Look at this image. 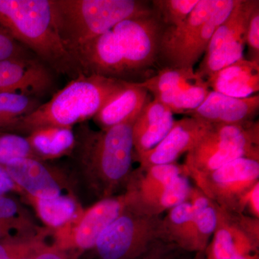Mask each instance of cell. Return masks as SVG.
Returning a JSON list of instances; mask_svg holds the SVG:
<instances>
[{"mask_svg": "<svg viewBox=\"0 0 259 259\" xmlns=\"http://www.w3.org/2000/svg\"><path fill=\"white\" fill-rule=\"evenodd\" d=\"M138 116L98 131L82 122L75 134L72 153L88 188L100 200L113 197L128 182L134 153L133 127Z\"/></svg>", "mask_w": 259, "mask_h": 259, "instance_id": "obj_1", "label": "cell"}, {"mask_svg": "<svg viewBox=\"0 0 259 259\" xmlns=\"http://www.w3.org/2000/svg\"><path fill=\"white\" fill-rule=\"evenodd\" d=\"M0 28L57 74H82L61 39L51 0H0Z\"/></svg>", "mask_w": 259, "mask_h": 259, "instance_id": "obj_2", "label": "cell"}, {"mask_svg": "<svg viewBox=\"0 0 259 259\" xmlns=\"http://www.w3.org/2000/svg\"><path fill=\"white\" fill-rule=\"evenodd\" d=\"M128 81L81 74L47 102L19 119L8 132L28 135L46 127H70L93 118Z\"/></svg>", "mask_w": 259, "mask_h": 259, "instance_id": "obj_3", "label": "cell"}, {"mask_svg": "<svg viewBox=\"0 0 259 259\" xmlns=\"http://www.w3.org/2000/svg\"><path fill=\"white\" fill-rule=\"evenodd\" d=\"M51 3L58 32L73 58L83 44L120 22L153 12L149 2L141 0H51Z\"/></svg>", "mask_w": 259, "mask_h": 259, "instance_id": "obj_4", "label": "cell"}, {"mask_svg": "<svg viewBox=\"0 0 259 259\" xmlns=\"http://www.w3.org/2000/svg\"><path fill=\"white\" fill-rule=\"evenodd\" d=\"M236 3L237 0H199L185 21L176 26H165L158 42V70L193 68Z\"/></svg>", "mask_w": 259, "mask_h": 259, "instance_id": "obj_5", "label": "cell"}, {"mask_svg": "<svg viewBox=\"0 0 259 259\" xmlns=\"http://www.w3.org/2000/svg\"><path fill=\"white\" fill-rule=\"evenodd\" d=\"M259 159L258 121L211 124L203 137L187 153L184 166L194 180L240 158Z\"/></svg>", "mask_w": 259, "mask_h": 259, "instance_id": "obj_6", "label": "cell"}, {"mask_svg": "<svg viewBox=\"0 0 259 259\" xmlns=\"http://www.w3.org/2000/svg\"><path fill=\"white\" fill-rule=\"evenodd\" d=\"M161 240L168 241L163 218L141 212L131 202L102 233L93 249L100 259H134Z\"/></svg>", "mask_w": 259, "mask_h": 259, "instance_id": "obj_7", "label": "cell"}, {"mask_svg": "<svg viewBox=\"0 0 259 259\" xmlns=\"http://www.w3.org/2000/svg\"><path fill=\"white\" fill-rule=\"evenodd\" d=\"M164 27L153 12L139 18L126 19L112 28L129 82H142L153 76L150 71L153 73V69L157 67L158 42Z\"/></svg>", "mask_w": 259, "mask_h": 259, "instance_id": "obj_8", "label": "cell"}, {"mask_svg": "<svg viewBox=\"0 0 259 259\" xmlns=\"http://www.w3.org/2000/svg\"><path fill=\"white\" fill-rule=\"evenodd\" d=\"M128 190L81 209L69 222L53 232L52 245L65 251L93 249L102 233L131 203Z\"/></svg>", "mask_w": 259, "mask_h": 259, "instance_id": "obj_9", "label": "cell"}, {"mask_svg": "<svg viewBox=\"0 0 259 259\" xmlns=\"http://www.w3.org/2000/svg\"><path fill=\"white\" fill-rule=\"evenodd\" d=\"M193 180L196 187L220 208L243 213L248 194L259 182V159L238 158Z\"/></svg>", "mask_w": 259, "mask_h": 259, "instance_id": "obj_10", "label": "cell"}, {"mask_svg": "<svg viewBox=\"0 0 259 259\" xmlns=\"http://www.w3.org/2000/svg\"><path fill=\"white\" fill-rule=\"evenodd\" d=\"M258 0H237L228 18L213 33L203 60L196 71L206 80L216 71L243 57L246 31L252 10Z\"/></svg>", "mask_w": 259, "mask_h": 259, "instance_id": "obj_11", "label": "cell"}, {"mask_svg": "<svg viewBox=\"0 0 259 259\" xmlns=\"http://www.w3.org/2000/svg\"><path fill=\"white\" fill-rule=\"evenodd\" d=\"M139 84L173 114L195 110L211 91L193 68H163Z\"/></svg>", "mask_w": 259, "mask_h": 259, "instance_id": "obj_12", "label": "cell"}, {"mask_svg": "<svg viewBox=\"0 0 259 259\" xmlns=\"http://www.w3.org/2000/svg\"><path fill=\"white\" fill-rule=\"evenodd\" d=\"M217 210V227L206 258L259 259V218L227 212L218 205Z\"/></svg>", "mask_w": 259, "mask_h": 259, "instance_id": "obj_13", "label": "cell"}, {"mask_svg": "<svg viewBox=\"0 0 259 259\" xmlns=\"http://www.w3.org/2000/svg\"><path fill=\"white\" fill-rule=\"evenodd\" d=\"M23 194L40 199L74 195L64 172L33 158L17 160L4 167Z\"/></svg>", "mask_w": 259, "mask_h": 259, "instance_id": "obj_14", "label": "cell"}, {"mask_svg": "<svg viewBox=\"0 0 259 259\" xmlns=\"http://www.w3.org/2000/svg\"><path fill=\"white\" fill-rule=\"evenodd\" d=\"M55 85L54 71L37 58L0 61V94L14 93L40 98Z\"/></svg>", "mask_w": 259, "mask_h": 259, "instance_id": "obj_15", "label": "cell"}, {"mask_svg": "<svg viewBox=\"0 0 259 259\" xmlns=\"http://www.w3.org/2000/svg\"><path fill=\"white\" fill-rule=\"evenodd\" d=\"M210 125L190 116L175 121L159 144L147 152L134 156V159L139 161L142 168L176 162L181 155L188 153L197 144Z\"/></svg>", "mask_w": 259, "mask_h": 259, "instance_id": "obj_16", "label": "cell"}, {"mask_svg": "<svg viewBox=\"0 0 259 259\" xmlns=\"http://www.w3.org/2000/svg\"><path fill=\"white\" fill-rule=\"evenodd\" d=\"M74 58L83 74L128 81L123 57L112 29L83 44Z\"/></svg>", "mask_w": 259, "mask_h": 259, "instance_id": "obj_17", "label": "cell"}, {"mask_svg": "<svg viewBox=\"0 0 259 259\" xmlns=\"http://www.w3.org/2000/svg\"><path fill=\"white\" fill-rule=\"evenodd\" d=\"M259 109L258 94L236 98L209 92L205 100L187 115L209 124H238L253 121Z\"/></svg>", "mask_w": 259, "mask_h": 259, "instance_id": "obj_18", "label": "cell"}, {"mask_svg": "<svg viewBox=\"0 0 259 259\" xmlns=\"http://www.w3.org/2000/svg\"><path fill=\"white\" fill-rule=\"evenodd\" d=\"M175 121L168 107L156 100H150L133 127L134 156L147 152L159 144L169 132Z\"/></svg>", "mask_w": 259, "mask_h": 259, "instance_id": "obj_19", "label": "cell"}, {"mask_svg": "<svg viewBox=\"0 0 259 259\" xmlns=\"http://www.w3.org/2000/svg\"><path fill=\"white\" fill-rule=\"evenodd\" d=\"M205 81L212 91L227 96H253L259 91V61L241 58L210 75Z\"/></svg>", "mask_w": 259, "mask_h": 259, "instance_id": "obj_20", "label": "cell"}, {"mask_svg": "<svg viewBox=\"0 0 259 259\" xmlns=\"http://www.w3.org/2000/svg\"><path fill=\"white\" fill-rule=\"evenodd\" d=\"M187 199L194 213L185 250L187 253L205 252L217 227V205L197 187H191Z\"/></svg>", "mask_w": 259, "mask_h": 259, "instance_id": "obj_21", "label": "cell"}, {"mask_svg": "<svg viewBox=\"0 0 259 259\" xmlns=\"http://www.w3.org/2000/svg\"><path fill=\"white\" fill-rule=\"evenodd\" d=\"M151 97L138 83L128 82L100 110L93 120L100 129H108L139 115Z\"/></svg>", "mask_w": 259, "mask_h": 259, "instance_id": "obj_22", "label": "cell"}, {"mask_svg": "<svg viewBox=\"0 0 259 259\" xmlns=\"http://www.w3.org/2000/svg\"><path fill=\"white\" fill-rule=\"evenodd\" d=\"M191 189L188 177L182 175L161 190L147 194H132L131 204L141 212L151 215H161L163 212L185 202Z\"/></svg>", "mask_w": 259, "mask_h": 259, "instance_id": "obj_23", "label": "cell"}, {"mask_svg": "<svg viewBox=\"0 0 259 259\" xmlns=\"http://www.w3.org/2000/svg\"><path fill=\"white\" fill-rule=\"evenodd\" d=\"M26 137L35 157L44 161L72 153L76 142L74 132L70 127H42Z\"/></svg>", "mask_w": 259, "mask_h": 259, "instance_id": "obj_24", "label": "cell"}, {"mask_svg": "<svg viewBox=\"0 0 259 259\" xmlns=\"http://www.w3.org/2000/svg\"><path fill=\"white\" fill-rule=\"evenodd\" d=\"M182 175L187 176L185 167L184 164H179L176 162L146 168L139 167L133 171L125 190L136 195L152 193L161 190Z\"/></svg>", "mask_w": 259, "mask_h": 259, "instance_id": "obj_25", "label": "cell"}, {"mask_svg": "<svg viewBox=\"0 0 259 259\" xmlns=\"http://www.w3.org/2000/svg\"><path fill=\"white\" fill-rule=\"evenodd\" d=\"M25 196L39 219L54 231L69 222L82 209L74 195L64 194L50 199Z\"/></svg>", "mask_w": 259, "mask_h": 259, "instance_id": "obj_26", "label": "cell"}, {"mask_svg": "<svg viewBox=\"0 0 259 259\" xmlns=\"http://www.w3.org/2000/svg\"><path fill=\"white\" fill-rule=\"evenodd\" d=\"M0 220L13 237L35 236L42 231L32 222L23 207L8 194L0 195Z\"/></svg>", "mask_w": 259, "mask_h": 259, "instance_id": "obj_27", "label": "cell"}, {"mask_svg": "<svg viewBox=\"0 0 259 259\" xmlns=\"http://www.w3.org/2000/svg\"><path fill=\"white\" fill-rule=\"evenodd\" d=\"M40 98L14 93L0 94V131H9L15 122L41 105Z\"/></svg>", "mask_w": 259, "mask_h": 259, "instance_id": "obj_28", "label": "cell"}, {"mask_svg": "<svg viewBox=\"0 0 259 259\" xmlns=\"http://www.w3.org/2000/svg\"><path fill=\"white\" fill-rule=\"evenodd\" d=\"M194 213L193 207L187 199L185 202L168 209L166 217L163 218L167 240L183 250H185Z\"/></svg>", "mask_w": 259, "mask_h": 259, "instance_id": "obj_29", "label": "cell"}, {"mask_svg": "<svg viewBox=\"0 0 259 259\" xmlns=\"http://www.w3.org/2000/svg\"><path fill=\"white\" fill-rule=\"evenodd\" d=\"M199 0H153L151 8L166 27L176 26L188 18Z\"/></svg>", "mask_w": 259, "mask_h": 259, "instance_id": "obj_30", "label": "cell"}, {"mask_svg": "<svg viewBox=\"0 0 259 259\" xmlns=\"http://www.w3.org/2000/svg\"><path fill=\"white\" fill-rule=\"evenodd\" d=\"M26 158L37 159L26 136L0 131V166Z\"/></svg>", "mask_w": 259, "mask_h": 259, "instance_id": "obj_31", "label": "cell"}, {"mask_svg": "<svg viewBox=\"0 0 259 259\" xmlns=\"http://www.w3.org/2000/svg\"><path fill=\"white\" fill-rule=\"evenodd\" d=\"M47 231L32 237H13L0 241V259H11L45 240Z\"/></svg>", "mask_w": 259, "mask_h": 259, "instance_id": "obj_32", "label": "cell"}, {"mask_svg": "<svg viewBox=\"0 0 259 259\" xmlns=\"http://www.w3.org/2000/svg\"><path fill=\"white\" fill-rule=\"evenodd\" d=\"M185 253L187 252L181 249L171 242L161 240L143 254L134 259H185Z\"/></svg>", "mask_w": 259, "mask_h": 259, "instance_id": "obj_33", "label": "cell"}, {"mask_svg": "<svg viewBox=\"0 0 259 259\" xmlns=\"http://www.w3.org/2000/svg\"><path fill=\"white\" fill-rule=\"evenodd\" d=\"M246 44L250 60L259 61V1L252 10L246 31Z\"/></svg>", "mask_w": 259, "mask_h": 259, "instance_id": "obj_34", "label": "cell"}, {"mask_svg": "<svg viewBox=\"0 0 259 259\" xmlns=\"http://www.w3.org/2000/svg\"><path fill=\"white\" fill-rule=\"evenodd\" d=\"M27 56H31L29 55L28 50L0 28V61Z\"/></svg>", "mask_w": 259, "mask_h": 259, "instance_id": "obj_35", "label": "cell"}, {"mask_svg": "<svg viewBox=\"0 0 259 259\" xmlns=\"http://www.w3.org/2000/svg\"><path fill=\"white\" fill-rule=\"evenodd\" d=\"M35 259H71L69 252L59 249L54 245L46 244Z\"/></svg>", "mask_w": 259, "mask_h": 259, "instance_id": "obj_36", "label": "cell"}, {"mask_svg": "<svg viewBox=\"0 0 259 259\" xmlns=\"http://www.w3.org/2000/svg\"><path fill=\"white\" fill-rule=\"evenodd\" d=\"M10 192L23 194V192L10 178L4 167L0 166V195Z\"/></svg>", "mask_w": 259, "mask_h": 259, "instance_id": "obj_37", "label": "cell"}, {"mask_svg": "<svg viewBox=\"0 0 259 259\" xmlns=\"http://www.w3.org/2000/svg\"><path fill=\"white\" fill-rule=\"evenodd\" d=\"M246 207H248L253 217L259 218V182L255 184L248 194Z\"/></svg>", "mask_w": 259, "mask_h": 259, "instance_id": "obj_38", "label": "cell"}, {"mask_svg": "<svg viewBox=\"0 0 259 259\" xmlns=\"http://www.w3.org/2000/svg\"><path fill=\"white\" fill-rule=\"evenodd\" d=\"M46 244H47V243H46L45 240H44V241L40 242V243H38L35 246L32 247L30 249L11 259H35L38 252L40 251V250Z\"/></svg>", "mask_w": 259, "mask_h": 259, "instance_id": "obj_39", "label": "cell"}, {"mask_svg": "<svg viewBox=\"0 0 259 259\" xmlns=\"http://www.w3.org/2000/svg\"><path fill=\"white\" fill-rule=\"evenodd\" d=\"M8 238H13V236L6 226L0 220V241Z\"/></svg>", "mask_w": 259, "mask_h": 259, "instance_id": "obj_40", "label": "cell"}, {"mask_svg": "<svg viewBox=\"0 0 259 259\" xmlns=\"http://www.w3.org/2000/svg\"><path fill=\"white\" fill-rule=\"evenodd\" d=\"M192 259H207L206 258L205 253L204 252H202V253H197L195 257Z\"/></svg>", "mask_w": 259, "mask_h": 259, "instance_id": "obj_41", "label": "cell"}]
</instances>
